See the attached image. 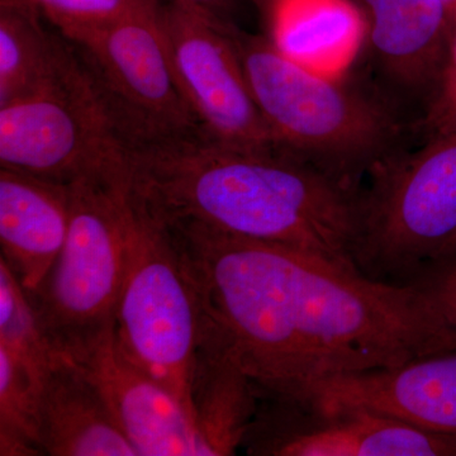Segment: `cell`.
<instances>
[{
    "mask_svg": "<svg viewBox=\"0 0 456 456\" xmlns=\"http://www.w3.org/2000/svg\"><path fill=\"white\" fill-rule=\"evenodd\" d=\"M167 226L204 314L261 393L454 350L415 285L377 281L284 245Z\"/></svg>",
    "mask_w": 456,
    "mask_h": 456,
    "instance_id": "cell-1",
    "label": "cell"
},
{
    "mask_svg": "<svg viewBox=\"0 0 456 456\" xmlns=\"http://www.w3.org/2000/svg\"><path fill=\"white\" fill-rule=\"evenodd\" d=\"M131 196L167 224L272 242L356 268L360 194L293 156L191 134L125 152Z\"/></svg>",
    "mask_w": 456,
    "mask_h": 456,
    "instance_id": "cell-2",
    "label": "cell"
},
{
    "mask_svg": "<svg viewBox=\"0 0 456 456\" xmlns=\"http://www.w3.org/2000/svg\"><path fill=\"white\" fill-rule=\"evenodd\" d=\"M248 86L283 154L362 191V176L397 156L399 123L391 110L344 83L296 64L268 37L231 26Z\"/></svg>",
    "mask_w": 456,
    "mask_h": 456,
    "instance_id": "cell-3",
    "label": "cell"
},
{
    "mask_svg": "<svg viewBox=\"0 0 456 456\" xmlns=\"http://www.w3.org/2000/svg\"><path fill=\"white\" fill-rule=\"evenodd\" d=\"M70 224L49 274L28 293L45 334L71 358L112 329L127 273L131 200L119 169L70 184Z\"/></svg>",
    "mask_w": 456,
    "mask_h": 456,
    "instance_id": "cell-4",
    "label": "cell"
},
{
    "mask_svg": "<svg viewBox=\"0 0 456 456\" xmlns=\"http://www.w3.org/2000/svg\"><path fill=\"white\" fill-rule=\"evenodd\" d=\"M370 178L354 263L369 278L410 284L456 248V128L395 156Z\"/></svg>",
    "mask_w": 456,
    "mask_h": 456,
    "instance_id": "cell-5",
    "label": "cell"
},
{
    "mask_svg": "<svg viewBox=\"0 0 456 456\" xmlns=\"http://www.w3.org/2000/svg\"><path fill=\"white\" fill-rule=\"evenodd\" d=\"M130 200L127 273L114 334L132 362L167 387L193 422L191 383L202 302L169 228L131 193Z\"/></svg>",
    "mask_w": 456,
    "mask_h": 456,
    "instance_id": "cell-6",
    "label": "cell"
},
{
    "mask_svg": "<svg viewBox=\"0 0 456 456\" xmlns=\"http://www.w3.org/2000/svg\"><path fill=\"white\" fill-rule=\"evenodd\" d=\"M126 145L77 51L0 104V167L70 185L125 165Z\"/></svg>",
    "mask_w": 456,
    "mask_h": 456,
    "instance_id": "cell-7",
    "label": "cell"
},
{
    "mask_svg": "<svg viewBox=\"0 0 456 456\" xmlns=\"http://www.w3.org/2000/svg\"><path fill=\"white\" fill-rule=\"evenodd\" d=\"M160 0L68 40L121 134L126 149L200 134L159 25ZM203 134V132H202Z\"/></svg>",
    "mask_w": 456,
    "mask_h": 456,
    "instance_id": "cell-8",
    "label": "cell"
},
{
    "mask_svg": "<svg viewBox=\"0 0 456 456\" xmlns=\"http://www.w3.org/2000/svg\"><path fill=\"white\" fill-rule=\"evenodd\" d=\"M159 25L183 95L209 139L281 151L256 106L231 23L183 3L160 0Z\"/></svg>",
    "mask_w": 456,
    "mask_h": 456,
    "instance_id": "cell-9",
    "label": "cell"
},
{
    "mask_svg": "<svg viewBox=\"0 0 456 456\" xmlns=\"http://www.w3.org/2000/svg\"><path fill=\"white\" fill-rule=\"evenodd\" d=\"M241 450L251 456H456V437L367 408L261 393Z\"/></svg>",
    "mask_w": 456,
    "mask_h": 456,
    "instance_id": "cell-10",
    "label": "cell"
},
{
    "mask_svg": "<svg viewBox=\"0 0 456 456\" xmlns=\"http://www.w3.org/2000/svg\"><path fill=\"white\" fill-rule=\"evenodd\" d=\"M103 395L139 456H204L178 398L122 350L112 329L69 358Z\"/></svg>",
    "mask_w": 456,
    "mask_h": 456,
    "instance_id": "cell-11",
    "label": "cell"
},
{
    "mask_svg": "<svg viewBox=\"0 0 456 456\" xmlns=\"http://www.w3.org/2000/svg\"><path fill=\"white\" fill-rule=\"evenodd\" d=\"M278 395L321 406L367 408L432 434L456 437V350L338 375Z\"/></svg>",
    "mask_w": 456,
    "mask_h": 456,
    "instance_id": "cell-12",
    "label": "cell"
},
{
    "mask_svg": "<svg viewBox=\"0 0 456 456\" xmlns=\"http://www.w3.org/2000/svg\"><path fill=\"white\" fill-rule=\"evenodd\" d=\"M358 2L367 20L364 47L380 77L399 95L424 101L426 112L439 86L454 31L443 2Z\"/></svg>",
    "mask_w": 456,
    "mask_h": 456,
    "instance_id": "cell-13",
    "label": "cell"
},
{
    "mask_svg": "<svg viewBox=\"0 0 456 456\" xmlns=\"http://www.w3.org/2000/svg\"><path fill=\"white\" fill-rule=\"evenodd\" d=\"M70 185L0 167L2 259L27 292L40 287L70 224Z\"/></svg>",
    "mask_w": 456,
    "mask_h": 456,
    "instance_id": "cell-14",
    "label": "cell"
},
{
    "mask_svg": "<svg viewBox=\"0 0 456 456\" xmlns=\"http://www.w3.org/2000/svg\"><path fill=\"white\" fill-rule=\"evenodd\" d=\"M260 388L203 314L191 383L193 424L204 456L235 455L260 403Z\"/></svg>",
    "mask_w": 456,
    "mask_h": 456,
    "instance_id": "cell-15",
    "label": "cell"
},
{
    "mask_svg": "<svg viewBox=\"0 0 456 456\" xmlns=\"http://www.w3.org/2000/svg\"><path fill=\"white\" fill-rule=\"evenodd\" d=\"M268 40L285 57L331 77H344L367 40L358 0H268Z\"/></svg>",
    "mask_w": 456,
    "mask_h": 456,
    "instance_id": "cell-16",
    "label": "cell"
},
{
    "mask_svg": "<svg viewBox=\"0 0 456 456\" xmlns=\"http://www.w3.org/2000/svg\"><path fill=\"white\" fill-rule=\"evenodd\" d=\"M41 443L50 456H139L97 387L68 358L42 389Z\"/></svg>",
    "mask_w": 456,
    "mask_h": 456,
    "instance_id": "cell-17",
    "label": "cell"
},
{
    "mask_svg": "<svg viewBox=\"0 0 456 456\" xmlns=\"http://www.w3.org/2000/svg\"><path fill=\"white\" fill-rule=\"evenodd\" d=\"M45 20L25 0H0V104L49 79L73 53Z\"/></svg>",
    "mask_w": 456,
    "mask_h": 456,
    "instance_id": "cell-18",
    "label": "cell"
},
{
    "mask_svg": "<svg viewBox=\"0 0 456 456\" xmlns=\"http://www.w3.org/2000/svg\"><path fill=\"white\" fill-rule=\"evenodd\" d=\"M0 347L42 383L65 359L45 334L35 305L16 274L0 259Z\"/></svg>",
    "mask_w": 456,
    "mask_h": 456,
    "instance_id": "cell-19",
    "label": "cell"
},
{
    "mask_svg": "<svg viewBox=\"0 0 456 456\" xmlns=\"http://www.w3.org/2000/svg\"><path fill=\"white\" fill-rule=\"evenodd\" d=\"M44 386L0 347V456L45 455L41 443Z\"/></svg>",
    "mask_w": 456,
    "mask_h": 456,
    "instance_id": "cell-20",
    "label": "cell"
},
{
    "mask_svg": "<svg viewBox=\"0 0 456 456\" xmlns=\"http://www.w3.org/2000/svg\"><path fill=\"white\" fill-rule=\"evenodd\" d=\"M66 40L113 22L147 0H25Z\"/></svg>",
    "mask_w": 456,
    "mask_h": 456,
    "instance_id": "cell-21",
    "label": "cell"
},
{
    "mask_svg": "<svg viewBox=\"0 0 456 456\" xmlns=\"http://www.w3.org/2000/svg\"><path fill=\"white\" fill-rule=\"evenodd\" d=\"M410 284L425 294L456 350V248L422 269Z\"/></svg>",
    "mask_w": 456,
    "mask_h": 456,
    "instance_id": "cell-22",
    "label": "cell"
},
{
    "mask_svg": "<svg viewBox=\"0 0 456 456\" xmlns=\"http://www.w3.org/2000/svg\"><path fill=\"white\" fill-rule=\"evenodd\" d=\"M421 126L425 140L456 128V27L450 40L439 86L422 117Z\"/></svg>",
    "mask_w": 456,
    "mask_h": 456,
    "instance_id": "cell-23",
    "label": "cell"
},
{
    "mask_svg": "<svg viewBox=\"0 0 456 456\" xmlns=\"http://www.w3.org/2000/svg\"><path fill=\"white\" fill-rule=\"evenodd\" d=\"M171 2L183 3V4L191 5V7L204 9V11L222 17V11L227 8L230 0H171Z\"/></svg>",
    "mask_w": 456,
    "mask_h": 456,
    "instance_id": "cell-24",
    "label": "cell"
},
{
    "mask_svg": "<svg viewBox=\"0 0 456 456\" xmlns=\"http://www.w3.org/2000/svg\"><path fill=\"white\" fill-rule=\"evenodd\" d=\"M444 7L446 9L450 22H452V28L456 27V0H441ZM454 32V31H452Z\"/></svg>",
    "mask_w": 456,
    "mask_h": 456,
    "instance_id": "cell-25",
    "label": "cell"
},
{
    "mask_svg": "<svg viewBox=\"0 0 456 456\" xmlns=\"http://www.w3.org/2000/svg\"><path fill=\"white\" fill-rule=\"evenodd\" d=\"M257 2H260L261 4H265L266 2H268V0H257Z\"/></svg>",
    "mask_w": 456,
    "mask_h": 456,
    "instance_id": "cell-26",
    "label": "cell"
}]
</instances>
